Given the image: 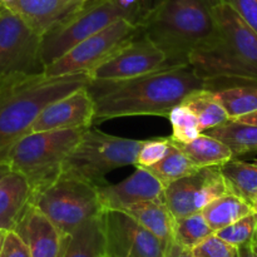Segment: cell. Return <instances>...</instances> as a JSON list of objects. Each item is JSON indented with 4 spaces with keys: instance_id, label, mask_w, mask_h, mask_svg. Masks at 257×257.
<instances>
[{
    "instance_id": "1f68e13d",
    "label": "cell",
    "mask_w": 257,
    "mask_h": 257,
    "mask_svg": "<svg viewBox=\"0 0 257 257\" xmlns=\"http://www.w3.org/2000/svg\"><path fill=\"white\" fill-rule=\"evenodd\" d=\"M193 257H237V248L213 233L192 248Z\"/></svg>"
},
{
    "instance_id": "d590c367",
    "label": "cell",
    "mask_w": 257,
    "mask_h": 257,
    "mask_svg": "<svg viewBox=\"0 0 257 257\" xmlns=\"http://www.w3.org/2000/svg\"><path fill=\"white\" fill-rule=\"evenodd\" d=\"M257 232V231H256ZM237 257H257V237L253 236L250 242L237 247Z\"/></svg>"
},
{
    "instance_id": "9c48e42d",
    "label": "cell",
    "mask_w": 257,
    "mask_h": 257,
    "mask_svg": "<svg viewBox=\"0 0 257 257\" xmlns=\"http://www.w3.org/2000/svg\"><path fill=\"white\" fill-rule=\"evenodd\" d=\"M140 33L137 25L118 19L100 32L78 43L69 52L44 68L48 75L89 74L94 68Z\"/></svg>"
},
{
    "instance_id": "f35d334b",
    "label": "cell",
    "mask_w": 257,
    "mask_h": 257,
    "mask_svg": "<svg viewBox=\"0 0 257 257\" xmlns=\"http://www.w3.org/2000/svg\"><path fill=\"white\" fill-rule=\"evenodd\" d=\"M9 167H8V165L5 162H3V161H0V178L3 177V176L5 175L7 172H9Z\"/></svg>"
},
{
    "instance_id": "484cf974",
    "label": "cell",
    "mask_w": 257,
    "mask_h": 257,
    "mask_svg": "<svg viewBox=\"0 0 257 257\" xmlns=\"http://www.w3.org/2000/svg\"><path fill=\"white\" fill-rule=\"evenodd\" d=\"M201 212L208 226L216 232L251 213L252 208L240 197L227 192L208 203Z\"/></svg>"
},
{
    "instance_id": "9a60e30c",
    "label": "cell",
    "mask_w": 257,
    "mask_h": 257,
    "mask_svg": "<svg viewBox=\"0 0 257 257\" xmlns=\"http://www.w3.org/2000/svg\"><path fill=\"white\" fill-rule=\"evenodd\" d=\"M162 183L145 168L136 167V171L122 182L115 185L98 186L100 205L103 210H119L143 202L163 197Z\"/></svg>"
},
{
    "instance_id": "ee69618b",
    "label": "cell",
    "mask_w": 257,
    "mask_h": 257,
    "mask_svg": "<svg viewBox=\"0 0 257 257\" xmlns=\"http://www.w3.org/2000/svg\"><path fill=\"white\" fill-rule=\"evenodd\" d=\"M256 237H257V232H256Z\"/></svg>"
},
{
    "instance_id": "836d02e7",
    "label": "cell",
    "mask_w": 257,
    "mask_h": 257,
    "mask_svg": "<svg viewBox=\"0 0 257 257\" xmlns=\"http://www.w3.org/2000/svg\"><path fill=\"white\" fill-rule=\"evenodd\" d=\"M0 257H32L29 247L14 230L5 232Z\"/></svg>"
},
{
    "instance_id": "ab89813d",
    "label": "cell",
    "mask_w": 257,
    "mask_h": 257,
    "mask_svg": "<svg viewBox=\"0 0 257 257\" xmlns=\"http://www.w3.org/2000/svg\"><path fill=\"white\" fill-rule=\"evenodd\" d=\"M5 232H7V231H2V230H0V252H2L3 242H4V237H5Z\"/></svg>"
},
{
    "instance_id": "e0dca14e",
    "label": "cell",
    "mask_w": 257,
    "mask_h": 257,
    "mask_svg": "<svg viewBox=\"0 0 257 257\" xmlns=\"http://www.w3.org/2000/svg\"><path fill=\"white\" fill-rule=\"evenodd\" d=\"M85 0H0L40 35L77 9Z\"/></svg>"
},
{
    "instance_id": "b9f144b4",
    "label": "cell",
    "mask_w": 257,
    "mask_h": 257,
    "mask_svg": "<svg viewBox=\"0 0 257 257\" xmlns=\"http://www.w3.org/2000/svg\"><path fill=\"white\" fill-rule=\"evenodd\" d=\"M251 208H252L253 212H257V198L255 201H253L252 203H251Z\"/></svg>"
},
{
    "instance_id": "7c38bea8",
    "label": "cell",
    "mask_w": 257,
    "mask_h": 257,
    "mask_svg": "<svg viewBox=\"0 0 257 257\" xmlns=\"http://www.w3.org/2000/svg\"><path fill=\"white\" fill-rule=\"evenodd\" d=\"M228 190L218 167L197 168L190 175L166 186L163 201L175 218L201 212Z\"/></svg>"
},
{
    "instance_id": "8992f818",
    "label": "cell",
    "mask_w": 257,
    "mask_h": 257,
    "mask_svg": "<svg viewBox=\"0 0 257 257\" xmlns=\"http://www.w3.org/2000/svg\"><path fill=\"white\" fill-rule=\"evenodd\" d=\"M30 203L44 213L63 236L103 211L97 186L64 172L33 190Z\"/></svg>"
},
{
    "instance_id": "60d3db41",
    "label": "cell",
    "mask_w": 257,
    "mask_h": 257,
    "mask_svg": "<svg viewBox=\"0 0 257 257\" xmlns=\"http://www.w3.org/2000/svg\"><path fill=\"white\" fill-rule=\"evenodd\" d=\"M205 2L207 3V4L210 5V7H213V5L218 4V0H205Z\"/></svg>"
},
{
    "instance_id": "ac0fdd59",
    "label": "cell",
    "mask_w": 257,
    "mask_h": 257,
    "mask_svg": "<svg viewBox=\"0 0 257 257\" xmlns=\"http://www.w3.org/2000/svg\"><path fill=\"white\" fill-rule=\"evenodd\" d=\"M32 187L20 173L9 171L0 178V230L17 227L23 213L30 205Z\"/></svg>"
},
{
    "instance_id": "d4e9b609",
    "label": "cell",
    "mask_w": 257,
    "mask_h": 257,
    "mask_svg": "<svg viewBox=\"0 0 257 257\" xmlns=\"http://www.w3.org/2000/svg\"><path fill=\"white\" fill-rule=\"evenodd\" d=\"M182 104L196 115L200 123L201 132H206L230 119L215 93L207 88L195 90L188 94L182 100Z\"/></svg>"
},
{
    "instance_id": "4fadbf2b",
    "label": "cell",
    "mask_w": 257,
    "mask_h": 257,
    "mask_svg": "<svg viewBox=\"0 0 257 257\" xmlns=\"http://www.w3.org/2000/svg\"><path fill=\"white\" fill-rule=\"evenodd\" d=\"M167 65L165 52L138 33L88 74L90 80L127 79Z\"/></svg>"
},
{
    "instance_id": "52a82bcc",
    "label": "cell",
    "mask_w": 257,
    "mask_h": 257,
    "mask_svg": "<svg viewBox=\"0 0 257 257\" xmlns=\"http://www.w3.org/2000/svg\"><path fill=\"white\" fill-rule=\"evenodd\" d=\"M142 141L108 135L88 128L63 165L62 172L75 176L94 186L104 176L124 166H135Z\"/></svg>"
},
{
    "instance_id": "8d00e7d4",
    "label": "cell",
    "mask_w": 257,
    "mask_h": 257,
    "mask_svg": "<svg viewBox=\"0 0 257 257\" xmlns=\"http://www.w3.org/2000/svg\"><path fill=\"white\" fill-rule=\"evenodd\" d=\"M235 120H238V122H242V123H248V124H255L257 125V110L252 113H248V114L246 115H242V117L237 118V119Z\"/></svg>"
},
{
    "instance_id": "4dcf8cb0",
    "label": "cell",
    "mask_w": 257,
    "mask_h": 257,
    "mask_svg": "<svg viewBox=\"0 0 257 257\" xmlns=\"http://www.w3.org/2000/svg\"><path fill=\"white\" fill-rule=\"evenodd\" d=\"M171 145V137L152 138L142 141L137 152L135 166L140 168H148L162 160L168 152Z\"/></svg>"
},
{
    "instance_id": "44dd1931",
    "label": "cell",
    "mask_w": 257,
    "mask_h": 257,
    "mask_svg": "<svg viewBox=\"0 0 257 257\" xmlns=\"http://www.w3.org/2000/svg\"><path fill=\"white\" fill-rule=\"evenodd\" d=\"M236 84L211 89L230 119H237L257 110V82L243 79H236Z\"/></svg>"
},
{
    "instance_id": "277c9868",
    "label": "cell",
    "mask_w": 257,
    "mask_h": 257,
    "mask_svg": "<svg viewBox=\"0 0 257 257\" xmlns=\"http://www.w3.org/2000/svg\"><path fill=\"white\" fill-rule=\"evenodd\" d=\"M217 35L191 53L188 64L206 79L257 82V33L223 3L212 7Z\"/></svg>"
},
{
    "instance_id": "cb8c5ba5",
    "label": "cell",
    "mask_w": 257,
    "mask_h": 257,
    "mask_svg": "<svg viewBox=\"0 0 257 257\" xmlns=\"http://www.w3.org/2000/svg\"><path fill=\"white\" fill-rule=\"evenodd\" d=\"M177 145L197 168L220 167L233 158L232 152L225 143L203 132L191 142Z\"/></svg>"
},
{
    "instance_id": "30bf717a",
    "label": "cell",
    "mask_w": 257,
    "mask_h": 257,
    "mask_svg": "<svg viewBox=\"0 0 257 257\" xmlns=\"http://www.w3.org/2000/svg\"><path fill=\"white\" fill-rule=\"evenodd\" d=\"M42 35L0 4V78L43 72Z\"/></svg>"
},
{
    "instance_id": "f1b7e54d",
    "label": "cell",
    "mask_w": 257,
    "mask_h": 257,
    "mask_svg": "<svg viewBox=\"0 0 257 257\" xmlns=\"http://www.w3.org/2000/svg\"><path fill=\"white\" fill-rule=\"evenodd\" d=\"M172 125V141L177 143H188L201 135V128L196 115L186 105L180 103L168 114Z\"/></svg>"
},
{
    "instance_id": "ffe728a7",
    "label": "cell",
    "mask_w": 257,
    "mask_h": 257,
    "mask_svg": "<svg viewBox=\"0 0 257 257\" xmlns=\"http://www.w3.org/2000/svg\"><path fill=\"white\" fill-rule=\"evenodd\" d=\"M124 212L132 216L138 223L157 236L166 245L173 241L175 217L168 210L163 197L136 203L125 208Z\"/></svg>"
},
{
    "instance_id": "6da1fadb",
    "label": "cell",
    "mask_w": 257,
    "mask_h": 257,
    "mask_svg": "<svg viewBox=\"0 0 257 257\" xmlns=\"http://www.w3.org/2000/svg\"><path fill=\"white\" fill-rule=\"evenodd\" d=\"M208 80L190 64L166 65L127 79L90 80L87 85L94 103V120L104 122L123 117H168L171 110Z\"/></svg>"
},
{
    "instance_id": "7bdbcfd3",
    "label": "cell",
    "mask_w": 257,
    "mask_h": 257,
    "mask_svg": "<svg viewBox=\"0 0 257 257\" xmlns=\"http://www.w3.org/2000/svg\"><path fill=\"white\" fill-rule=\"evenodd\" d=\"M255 163H257V161H255Z\"/></svg>"
},
{
    "instance_id": "4316f807",
    "label": "cell",
    "mask_w": 257,
    "mask_h": 257,
    "mask_svg": "<svg viewBox=\"0 0 257 257\" xmlns=\"http://www.w3.org/2000/svg\"><path fill=\"white\" fill-rule=\"evenodd\" d=\"M145 170L150 171L162 183L163 187H166L178 178H182L192 173L193 171L197 170V167L191 162V160L181 150L180 146L171 138L170 148L165 157L158 161L156 165L145 168Z\"/></svg>"
},
{
    "instance_id": "2e32d148",
    "label": "cell",
    "mask_w": 257,
    "mask_h": 257,
    "mask_svg": "<svg viewBox=\"0 0 257 257\" xmlns=\"http://www.w3.org/2000/svg\"><path fill=\"white\" fill-rule=\"evenodd\" d=\"M15 232L24 240L32 257H59L64 236L54 223L30 203L18 222Z\"/></svg>"
},
{
    "instance_id": "5bb4252c",
    "label": "cell",
    "mask_w": 257,
    "mask_h": 257,
    "mask_svg": "<svg viewBox=\"0 0 257 257\" xmlns=\"http://www.w3.org/2000/svg\"><path fill=\"white\" fill-rule=\"evenodd\" d=\"M94 120V103L87 87L54 100L40 112L30 132L90 128Z\"/></svg>"
},
{
    "instance_id": "f546056e",
    "label": "cell",
    "mask_w": 257,
    "mask_h": 257,
    "mask_svg": "<svg viewBox=\"0 0 257 257\" xmlns=\"http://www.w3.org/2000/svg\"><path fill=\"white\" fill-rule=\"evenodd\" d=\"M257 231V212H251L231 225L216 231L215 235L228 245L237 248L250 242Z\"/></svg>"
},
{
    "instance_id": "7a4b0ae2",
    "label": "cell",
    "mask_w": 257,
    "mask_h": 257,
    "mask_svg": "<svg viewBox=\"0 0 257 257\" xmlns=\"http://www.w3.org/2000/svg\"><path fill=\"white\" fill-rule=\"evenodd\" d=\"M89 82L87 74L48 75L44 70L0 78V161L48 104Z\"/></svg>"
},
{
    "instance_id": "3957f363",
    "label": "cell",
    "mask_w": 257,
    "mask_h": 257,
    "mask_svg": "<svg viewBox=\"0 0 257 257\" xmlns=\"http://www.w3.org/2000/svg\"><path fill=\"white\" fill-rule=\"evenodd\" d=\"M138 29L165 52L167 65L188 64L191 53L217 35L212 7L205 0H157Z\"/></svg>"
},
{
    "instance_id": "8fae6325",
    "label": "cell",
    "mask_w": 257,
    "mask_h": 257,
    "mask_svg": "<svg viewBox=\"0 0 257 257\" xmlns=\"http://www.w3.org/2000/svg\"><path fill=\"white\" fill-rule=\"evenodd\" d=\"M105 257H165L166 243L119 210L100 213Z\"/></svg>"
},
{
    "instance_id": "74e56055",
    "label": "cell",
    "mask_w": 257,
    "mask_h": 257,
    "mask_svg": "<svg viewBox=\"0 0 257 257\" xmlns=\"http://www.w3.org/2000/svg\"><path fill=\"white\" fill-rule=\"evenodd\" d=\"M157 3V0H141V8H142V18L148 13V10ZM142 20V19H141Z\"/></svg>"
},
{
    "instance_id": "ba28073f",
    "label": "cell",
    "mask_w": 257,
    "mask_h": 257,
    "mask_svg": "<svg viewBox=\"0 0 257 257\" xmlns=\"http://www.w3.org/2000/svg\"><path fill=\"white\" fill-rule=\"evenodd\" d=\"M118 19H125V15L115 0H85L42 35L40 62L43 70L78 43Z\"/></svg>"
},
{
    "instance_id": "7402d4cb",
    "label": "cell",
    "mask_w": 257,
    "mask_h": 257,
    "mask_svg": "<svg viewBox=\"0 0 257 257\" xmlns=\"http://www.w3.org/2000/svg\"><path fill=\"white\" fill-rule=\"evenodd\" d=\"M228 192L251 203L257 198V163L231 158L218 167Z\"/></svg>"
},
{
    "instance_id": "83f0119b",
    "label": "cell",
    "mask_w": 257,
    "mask_h": 257,
    "mask_svg": "<svg viewBox=\"0 0 257 257\" xmlns=\"http://www.w3.org/2000/svg\"><path fill=\"white\" fill-rule=\"evenodd\" d=\"M213 230L208 226L202 212L192 213L181 218H175L173 241L181 246L192 250L193 247L213 235Z\"/></svg>"
},
{
    "instance_id": "5b68a950",
    "label": "cell",
    "mask_w": 257,
    "mask_h": 257,
    "mask_svg": "<svg viewBox=\"0 0 257 257\" xmlns=\"http://www.w3.org/2000/svg\"><path fill=\"white\" fill-rule=\"evenodd\" d=\"M88 128L30 132L15 141L2 161L10 171L20 173L32 191L62 173L63 165Z\"/></svg>"
},
{
    "instance_id": "d6986e66",
    "label": "cell",
    "mask_w": 257,
    "mask_h": 257,
    "mask_svg": "<svg viewBox=\"0 0 257 257\" xmlns=\"http://www.w3.org/2000/svg\"><path fill=\"white\" fill-rule=\"evenodd\" d=\"M59 257H105L102 217L97 216L64 236Z\"/></svg>"
},
{
    "instance_id": "603a6c76",
    "label": "cell",
    "mask_w": 257,
    "mask_h": 257,
    "mask_svg": "<svg viewBox=\"0 0 257 257\" xmlns=\"http://www.w3.org/2000/svg\"><path fill=\"white\" fill-rule=\"evenodd\" d=\"M203 133L225 143L232 152L233 158L257 152V125L255 124L228 119Z\"/></svg>"
},
{
    "instance_id": "e575fe53",
    "label": "cell",
    "mask_w": 257,
    "mask_h": 257,
    "mask_svg": "<svg viewBox=\"0 0 257 257\" xmlns=\"http://www.w3.org/2000/svg\"><path fill=\"white\" fill-rule=\"evenodd\" d=\"M165 257H193V255L192 250L183 247L176 241H171L166 245Z\"/></svg>"
},
{
    "instance_id": "d6a6232c",
    "label": "cell",
    "mask_w": 257,
    "mask_h": 257,
    "mask_svg": "<svg viewBox=\"0 0 257 257\" xmlns=\"http://www.w3.org/2000/svg\"><path fill=\"white\" fill-rule=\"evenodd\" d=\"M228 5L257 33V0H218Z\"/></svg>"
}]
</instances>
